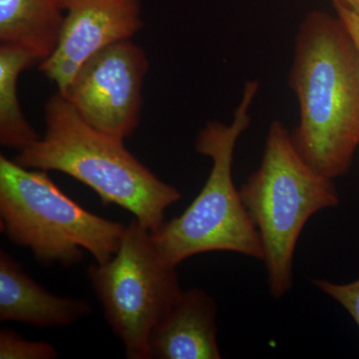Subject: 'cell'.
<instances>
[{
    "mask_svg": "<svg viewBox=\"0 0 359 359\" xmlns=\"http://www.w3.org/2000/svg\"><path fill=\"white\" fill-rule=\"evenodd\" d=\"M148 70L145 51L122 40L87 59L62 95L92 127L125 140L140 123Z\"/></svg>",
    "mask_w": 359,
    "mask_h": 359,
    "instance_id": "52a82bcc",
    "label": "cell"
},
{
    "mask_svg": "<svg viewBox=\"0 0 359 359\" xmlns=\"http://www.w3.org/2000/svg\"><path fill=\"white\" fill-rule=\"evenodd\" d=\"M63 13L57 47L39 69L63 94L85 61L131 39L143 27L141 0H58Z\"/></svg>",
    "mask_w": 359,
    "mask_h": 359,
    "instance_id": "ba28073f",
    "label": "cell"
},
{
    "mask_svg": "<svg viewBox=\"0 0 359 359\" xmlns=\"http://www.w3.org/2000/svg\"><path fill=\"white\" fill-rule=\"evenodd\" d=\"M264 250L269 294L276 299L294 285L295 248L313 215L339 205L334 180L309 166L290 132L276 120L269 126L261 165L240 188Z\"/></svg>",
    "mask_w": 359,
    "mask_h": 359,
    "instance_id": "3957f363",
    "label": "cell"
},
{
    "mask_svg": "<svg viewBox=\"0 0 359 359\" xmlns=\"http://www.w3.org/2000/svg\"><path fill=\"white\" fill-rule=\"evenodd\" d=\"M311 283L323 294L344 306L359 327V278L347 283L330 282L325 278H314Z\"/></svg>",
    "mask_w": 359,
    "mask_h": 359,
    "instance_id": "5bb4252c",
    "label": "cell"
},
{
    "mask_svg": "<svg viewBox=\"0 0 359 359\" xmlns=\"http://www.w3.org/2000/svg\"><path fill=\"white\" fill-rule=\"evenodd\" d=\"M216 302L205 290H182L149 337L147 359H219Z\"/></svg>",
    "mask_w": 359,
    "mask_h": 359,
    "instance_id": "9c48e42d",
    "label": "cell"
},
{
    "mask_svg": "<svg viewBox=\"0 0 359 359\" xmlns=\"http://www.w3.org/2000/svg\"><path fill=\"white\" fill-rule=\"evenodd\" d=\"M92 313L84 299L58 297L33 280L6 250L0 252V320L63 327Z\"/></svg>",
    "mask_w": 359,
    "mask_h": 359,
    "instance_id": "30bf717a",
    "label": "cell"
},
{
    "mask_svg": "<svg viewBox=\"0 0 359 359\" xmlns=\"http://www.w3.org/2000/svg\"><path fill=\"white\" fill-rule=\"evenodd\" d=\"M259 84L248 81L230 125L210 121L196 139V151L212 160V169L199 195L181 215L165 221L153 241L170 264L196 255L231 252L264 261L261 238L233 180V153L250 124L249 110Z\"/></svg>",
    "mask_w": 359,
    "mask_h": 359,
    "instance_id": "277c9868",
    "label": "cell"
},
{
    "mask_svg": "<svg viewBox=\"0 0 359 359\" xmlns=\"http://www.w3.org/2000/svg\"><path fill=\"white\" fill-rule=\"evenodd\" d=\"M57 349L45 341L23 339L13 330L0 332V359H54Z\"/></svg>",
    "mask_w": 359,
    "mask_h": 359,
    "instance_id": "4fadbf2b",
    "label": "cell"
},
{
    "mask_svg": "<svg viewBox=\"0 0 359 359\" xmlns=\"http://www.w3.org/2000/svg\"><path fill=\"white\" fill-rule=\"evenodd\" d=\"M332 4L337 15L346 25L359 49V9L339 1H334Z\"/></svg>",
    "mask_w": 359,
    "mask_h": 359,
    "instance_id": "9a60e30c",
    "label": "cell"
},
{
    "mask_svg": "<svg viewBox=\"0 0 359 359\" xmlns=\"http://www.w3.org/2000/svg\"><path fill=\"white\" fill-rule=\"evenodd\" d=\"M87 275L108 325L130 359H147L149 337L182 292L177 266L164 259L152 233L134 219L114 256Z\"/></svg>",
    "mask_w": 359,
    "mask_h": 359,
    "instance_id": "8992f818",
    "label": "cell"
},
{
    "mask_svg": "<svg viewBox=\"0 0 359 359\" xmlns=\"http://www.w3.org/2000/svg\"><path fill=\"white\" fill-rule=\"evenodd\" d=\"M62 21L58 0H0V44L43 62L57 47Z\"/></svg>",
    "mask_w": 359,
    "mask_h": 359,
    "instance_id": "8fae6325",
    "label": "cell"
},
{
    "mask_svg": "<svg viewBox=\"0 0 359 359\" xmlns=\"http://www.w3.org/2000/svg\"><path fill=\"white\" fill-rule=\"evenodd\" d=\"M44 119V136L14 159L20 166L72 177L104 205H119L152 233L164 223L168 208L182 199L178 189L144 166L123 139L84 121L59 92L45 104Z\"/></svg>",
    "mask_w": 359,
    "mask_h": 359,
    "instance_id": "7a4b0ae2",
    "label": "cell"
},
{
    "mask_svg": "<svg viewBox=\"0 0 359 359\" xmlns=\"http://www.w3.org/2000/svg\"><path fill=\"white\" fill-rule=\"evenodd\" d=\"M332 1L342 2V4H346L347 6L359 9V0H332Z\"/></svg>",
    "mask_w": 359,
    "mask_h": 359,
    "instance_id": "2e32d148",
    "label": "cell"
},
{
    "mask_svg": "<svg viewBox=\"0 0 359 359\" xmlns=\"http://www.w3.org/2000/svg\"><path fill=\"white\" fill-rule=\"evenodd\" d=\"M35 62L20 47L0 44V143L18 152L40 139L23 115L18 93L21 72Z\"/></svg>",
    "mask_w": 359,
    "mask_h": 359,
    "instance_id": "7c38bea8",
    "label": "cell"
},
{
    "mask_svg": "<svg viewBox=\"0 0 359 359\" xmlns=\"http://www.w3.org/2000/svg\"><path fill=\"white\" fill-rule=\"evenodd\" d=\"M0 226L42 266L70 268L83 250L104 264L121 244L126 224L97 216L58 188L46 172L0 156Z\"/></svg>",
    "mask_w": 359,
    "mask_h": 359,
    "instance_id": "5b68a950",
    "label": "cell"
},
{
    "mask_svg": "<svg viewBox=\"0 0 359 359\" xmlns=\"http://www.w3.org/2000/svg\"><path fill=\"white\" fill-rule=\"evenodd\" d=\"M289 83L299 107L295 149L323 176H344L359 148V49L339 16L313 11L302 20Z\"/></svg>",
    "mask_w": 359,
    "mask_h": 359,
    "instance_id": "6da1fadb",
    "label": "cell"
}]
</instances>
